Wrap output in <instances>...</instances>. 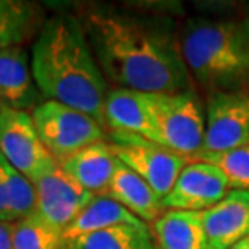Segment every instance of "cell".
<instances>
[{
    "instance_id": "cell-1",
    "label": "cell",
    "mask_w": 249,
    "mask_h": 249,
    "mask_svg": "<svg viewBox=\"0 0 249 249\" xmlns=\"http://www.w3.org/2000/svg\"><path fill=\"white\" fill-rule=\"evenodd\" d=\"M107 81L147 94L194 91L173 23L91 5L79 17Z\"/></svg>"
},
{
    "instance_id": "cell-2",
    "label": "cell",
    "mask_w": 249,
    "mask_h": 249,
    "mask_svg": "<svg viewBox=\"0 0 249 249\" xmlns=\"http://www.w3.org/2000/svg\"><path fill=\"white\" fill-rule=\"evenodd\" d=\"M31 71L47 101L81 110L106 126L110 89L79 18L68 13L46 18L33 42Z\"/></svg>"
},
{
    "instance_id": "cell-3",
    "label": "cell",
    "mask_w": 249,
    "mask_h": 249,
    "mask_svg": "<svg viewBox=\"0 0 249 249\" xmlns=\"http://www.w3.org/2000/svg\"><path fill=\"white\" fill-rule=\"evenodd\" d=\"M178 37L193 81L209 94L248 89L249 28L246 21L191 18Z\"/></svg>"
},
{
    "instance_id": "cell-4",
    "label": "cell",
    "mask_w": 249,
    "mask_h": 249,
    "mask_svg": "<svg viewBox=\"0 0 249 249\" xmlns=\"http://www.w3.org/2000/svg\"><path fill=\"white\" fill-rule=\"evenodd\" d=\"M31 118L42 144L57 162L106 138V126L96 118L57 101H42Z\"/></svg>"
},
{
    "instance_id": "cell-5",
    "label": "cell",
    "mask_w": 249,
    "mask_h": 249,
    "mask_svg": "<svg viewBox=\"0 0 249 249\" xmlns=\"http://www.w3.org/2000/svg\"><path fill=\"white\" fill-rule=\"evenodd\" d=\"M152 108L160 146L191 157L202 149L206 108L196 91L152 94Z\"/></svg>"
},
{
    "instance_id": "cell-6",
    "label": "cell",
    "mask_w": 249,
    "mask_h": 249,
    "mask_svg": "<svg viewBox=\"0 0 249 249\" xmlns=\"http://www.w3.org/2000/svg\"><path fill=\"white\" fill-rule=\"evenodd\" d=\"M117 159L142 178L162 199L170 193L178 175L189 163L185 156L133 134L110 133Z\"/></svg>"
},
{
    "instance_id": "cell-7",
    "label": "cell",
    "mask_w": 249,
    "mask_h": 249,
    "mask_svg": "<svg viewBox=\"0 0 249 249\" xmlns=\"http://www.w3.org/2000/svg\"><path fill=\"white\" fill-rule=\"evenodd\" d=\"M0 156L29 181H36L57 165L33 123L31 113L0 110Z\"/></svg>"
},
{
    "instance_id": "cell-8",
    "label": "cell",
    "mask_w": 249,
    "mask_h": 249,
    "mask_svg": "<svg viewBox=\"0 0 249 249\" xmlns=\"http://www.w3.org/2000/svg\"><path fill=\"white\" fill-rule=\"evenodd\" d=\"M249 146V88L209 94L206 136L199 152H225Z\"/></svg>"
},
{
    "instance_id": "cell-9",
    "label": "cell",
    "mask_w": 249,
    "mask_h": 249,
    "mask_svg": "<svg viewBox=\"0 0 249 249\" xmlns=\"http://www.w3.org/2000/svg\"><path fill=\"white\" fill-rule=\"evenodd\" d=\"M33 185L36 191V213L62 233L94 197L63 172L60 163L33 181Z\"/></svg>"
},
{
    "instance_id": "cell-10",
    "label": "cell",
    "mask_w": 249,
    "mask_h": 249,
    "mask_svg": "<svg viewBox=\"0 0 249 249\" xmlns=\"http://www.w3.org/2000/svg\"><path fill=\"white\" fill-rule=\"evenodd\" d=\"M230 193L225 175L206 162L189 160L178 175L170 193L162 199L165 211L204 212Z\"/></svg>"
},
{
    "instance_id": "cell-11",
    "label": "cell",
    "mask_w": 249,
    "mask_h": 249,
    "mask_svg": "<svg viewBox=\"0 0 249 249\" xmlns=\"http://www.w3.org/2000/svg\"><path fill=\"white\" fill-rule=\"evenodd\" d=\"M104 115L110 133L133 134L160 146L152 108V94L123 88L110 89Z\"/></svg>"
},
{
    "instance_id": "cell-12",
    "label": "cell",
    "mask_w": 249,
    "mask_h": 249,
    "mask_svg": "<svg viewBox=\"0 0 249 249\" xmlns=\"http://www.w3.org/2000/svg\"><path fill=\"white\" fill-rule=\"evenodd\" d=\"M26 47L0 51V110H34L42 101Z\"/></svg>"
},
{
    "instance_id": "cell-13",
    "label": "cell",
    "mask_w": 249,
    "mask_h": 249,
    "mask_svg": "<svg viewBox=\"0 0 249 249\" xmlns=\"http://www.w3.org/2000/svg\"><path fill=\"white\" fill-rule=\"evenodd\" d=\"M201 215L207 249H230L249 236V193L231 189Z\"/></svg>"
},
{
    "instance_id": "cell-14",
    "label": "cell",
    "mask_w": 249,
    "mask_h": 249,
    "mask_svg": "<svg viewBox=\"0 0 249 249\" xmlns=\"http://www.w3.org/2000/svg\"><path fill=\"white\" fill-rule=\"evenodd\" d=\"M58 163L81 188L94 196H104L117 170L118 159L110 142L97 141Z\"/></svg>"
},
{
    "instance_id": "cell-15",
    "label": "cell",
    "mask_w": 249,
    "mask_h": 249,
    "mask_svg": "<svg viewBox=\"0 0 249 249\" xmlns=\"http://www.w3.org/2000/svg\"><path fill=\"white\" fill-rule=\"evenodd\" d=\"M104 196L117 201L146 225L156 222L159 215L165 211L162 197L141 177L136 175L131 168H128L120 160H118L117 170Z\"/></svg>"
},
{
    "instance_id": "cell-16",
    "label": "cell",
    "mask_w": 249,
    "mask_h": 249,
    "mask_svg": "<svg viewBox=\"0 0 249 249\" xmlns=\"http://www.w3.org/2000/svg\"><path fill=\"white\" fill-rule=\"evenodd\" d=\"M149 228L157 249H207L201 212L163 211Z\"/></svg>"
},
{
    "instance_id": "cell-17",
    "label": "cell",
    "mask_w": 249,
    "mask_h": 249,
    "mask_svg": "<svg viewBox=\"0 0 249 249\" xmlns=\"http://www.w3.org/2000/svg\"><path fill=\"white\" fill-rule=\"evenodd\" d=\"M122 225L144 227L146 223L113 199L107 196H94L81 213L63 230V240L68 246L81 236Z\"/></svg>"
},
{
    "instance_id": "cell-18",
    "label": "cell",
    "mask_w": 249,
    "mask_h": 249,
    "mask_svg": "<svg viewBox=\"0 0 249 249\" xmlns=\"http://www.w3.org/2000/svg\"><path fill=\"white\" fill-rule=\"evenodd\" d=\"M44 23V10L39 3L0 0V51L21 47L37 37Z\"/></svg>"
},
{
    "instance_id": "cell-19",
    "label": "cell",
    "mask_w": 249,
    "mask_h": 249,
    "mask_svg": "<svg viewBox=\"0 0 249 249\" xmlns=\"http://www.w3.org/2000/svg\"><path fill=\"white\" fill-rule=\"evenodd\" d=\"M67 249H157L151 228L144 227H113L91 235L81 236L70 243Z\"/></svg>"
},
{
    "instance_id": "cell-20",
    "label": "cell",
    "mask_w": 249,
    "mask_h": 249,
    "mask_svg": "<svg viewBox=\"0 0 249 249\" xmlns=\"http://www.w3.org/2000/svg\"><path fill=\"white\" fill-rule=\"evenodd\" d=\"M15 249H67L63 233L36 212L13 223Z\"/></svg>"
},
{
    "instance_id": "cell-21",
    "label": "cell",
    "mask_w": 249,
    "mask_h": 249,
    "mask_svg": "<svg viewBox=\"0 0 249 249\" xmlns=\"http://www.w3.org/2000/svg\"><path fill=\"white\" fill-rule=\"evenodd\" d=\"M188 159L217 167L225 175L228 186L249 193V146L225 152H197Z\"/></svg>"
},
{
    "instance_id": "cell-22",
    "label": "cell",
    "mask_w": 249,
    "mask_h": 249,
    "mask_svg": "<svg viewBox=\"0 0 249 249\" xmlns=\"http://www.w3.org/2000/svg\"><path fill=\"white\" fill-rule=\"evenodd\" d=\"M0 173L7 186L10 196V209L13 220L18 222L36 212V191L34 185L23 173L13 168L5 159L0 156Z\"/></svg>"
},
{
    "instance_id": "cell-23",
    "label": "cell",
    "mask_w": 249,
    "mask_h": 249,
    "mask_svg": "<svg viewBox=\"0 0 249 249\" xmlns=\"http://www.w3.org/2000/svg\"><path fill=\"white\" fill-rule=\"evenodd\" d=\"M0 220L15 223L12 209H10V196H8L7 186H5V181L2 178V173H0Z\"/></svg>"
},
{
    "instance_id": "cell-24",
    "label": "cell",
    "mask_w": 249,
    "mask_h": 249,
    "mask_svg": "<svg viewBox=\"0 0 249 249\" xmlns=\"http://www.w3.org/2000/svg\"><path fill=\"white\" fill-rule=\"evenodd\" d=\"M0 249H15L13 223L0 220Z\"/></svg>"
},
{
    "instance_id": "cell-25",
    "label": "cell",
    "mask_w": 249,
    "mask_h": 249,
    "mask_svg": "<svg viewBox=\"0 0 249 249\" xmlns=\"http://www.w3.org/2000/svg\"><path fill=\"white\" fill-rule=\"evenodd\" d=\"M230 249H249V236L248 238H245L243 241H240L238 245H235L233 248H230Z\"/></svg>"
},
{
    "instance_id": "cell-26",
    "label": "cell",
    "mask_w": 249,
    "mask_h": 249,
    "mask_svg": "<svg viewBox=\"0 0 249 249\" xmlns=\"http://www.w3.org/2000/svg\"><path fill=\"white\" fill-rule=\"evenodd\" d=\"M246 24H248V28H249V17H248V19H246Z\"/></svg>"
}]
</instances>
